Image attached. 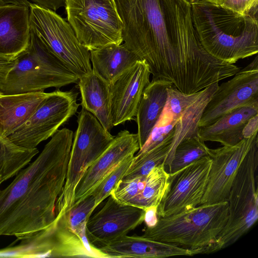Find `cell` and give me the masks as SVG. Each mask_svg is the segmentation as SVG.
I'll list each match as a JSON object with an SVG mask.
<instances>
[{"label":"cell","mask_w":258,"mask_h":258,"mask_svg":"<svg viewBox=\"0 0 258 258\" xmlns=\"http://www.w3.org/2000/svg\"><path fill=\"white\" fill-rule=\"evenodd\" d=\"M123 43L149 66L152 80L191 94L233 76L240 68L202 46L188 0H115Z\"/></svg>","instance_id":"1"},{"label":"cell","mask_w":258,"mask_h":258,"mask_svg":"<svg viewBox=\"0 0 258 258\" xmlns=\"http://www.w3.org/2000/svg\"><path fill=\"white\" fill-rule=\"evenodd\" d=\"M74 137L58 130L37 158L0 190V236L29 237L49 227L65 183Z\"/></svg>","instance_id":"2"},{"label":"cell","mask_w":258,"mask_h":258,"mask_svg":"<svg viewBox=\"0 0 258 258\" xmlns=\"http://www.w3.org/2000/svg\"><path fill=\"white\" fill-rule=\"evenodd\" d=\"M193 23L205 50L213 57L234 64L258 52V19L200 0L191 4Z\"/></svg>","instance_id":"3"},{"label":"cell","mask_w":258,"mask_h":258,"mask_svg":"<svg viewBox=\"0 0 258 258\" xmlns=\"http://www.w3.org/2000/svg\"><path fill=\"white\" fill-rule=\"evenodd\" d=\"M228 219V203L201 204L164 217L146 227L145 238L188 249L192 255L208 254Z\"/></svg>","instance_id":"4"},{"label":"cell","mask_w":258,"mask_h":258,"mask_svg":"<svg viewBox=\"0 0 258 258\" xmlns=\"http://www.w3.org/2000/svg\"><path fill=\"white\" fill-rule=\"evenodd\" d=\"M79 79L30 30L28 46L14 59L13 68L0 79V92L15 94L43 91L77 83Z\"/></svg>","instance_id":"5"},{"label":"cell","mask_w":258,"mask_h":258,"mask_svg":"<svg viewBox=\"0 0 258 258\" xmlns=\"http://www.w3.org/2000/svg\"><path fill=\"white\" fill-rule=\"evenodd\" d=\"M258 138L241 164L227 200L228 219L208 254L235 243L247 233L258 219L257 169Z\"/></svg>","instance_id":"6"},{"label":"cell","mask_w":258,"mask_h":258,"mask_svg":"<svg viewBox=\"0 0 258 258\" xmlns=\"http://www.w3.org/2000/svg\"><path fill=\"white\" fill-rule=\"evenodd\" d=\"M77 122L66 179L56 202L55 220L61 218L73 206L76 189L84 174L115 137L92 113L83 108L78 113Z\"/></svg>","instance_id":"7"},{"label":"cell","mask_w":258,"mask_h":258,"mask_svg":"<svg viewBox=\"0 0 258 258\" xmlns=\"http://www.w3.org/2000/svg\"><path fill=\"white\" fill-rule=\"evenodd\" d=\"M69 23L89 51L122 41V22L115 0H66Z\"/></svg>","instance_id":"8"},{"label":"cell","mask_w":258,"mask_h":258,"mask_svg":"<svg viewBox=\"0 0 258 258\" xmlns=\"http://www.w3.org/2000/svg\"><path fill=\"white\" fill-rule=\"evenodd\" d=\"M30 27L50 51L79 78L92 72L90 51L69 23L55 12L31 3Z\"/></svg>","instance_id":"9"},{"label":"cell","mask_w":258,"mask_h":258,"mask_svg":"<svg viewBox=\"0 0 258 258\" xmlns=\"http://www.w3.org/2000/svg\"><path fill=\"white\" fill-rule=\"evenodd\" d=\"M86 229L72 227L62 216L47 228L22 239L20 252L24 257L108 258L89 242Z\"/></svg>","instance_id":"10"},{"label":"cell","mask_w":258,"mask_h":258,"mask_svg":"<svg viewBox=\"0 0 258 258\" xmlns=\"http://www.w3.org/2000/svg\"><path fill=\"white\" fill-rule=\"evenodd\" d=\"M78 95L75 90L49 93L33 115L7 137L20 147L36 148L76 114L80 105Z\"/></svg>","instance_id":"11"},{"label":"cell","mask_w":258,"mask_h":258,"mask_svg":"<svg viewBox=\"0 0 258 258\" xmlns=\"http://www.w3.org/2000/svg\"><path fill=\"white\" fill-rule=\"evenodd\" d=\"M258 101V57L218 86L205 107L199 127L215 122L228 112Z\"/></svg>","instance_id":"12"},{"label":"cell","mask_w":258,"mask_h":258,"mask_svg":"<svg viewBox=\"0 0 258 258\" xmlns=\"http://www.w3.org/2000/svg\"><path fill=\"white\" fill-rule=\"evenodd\" d=\"M145 210L125 204L109 196L103 206L91 216L86 236L97 247L127 235L144 222Z\"/></svg>","instance_id":"13"},{"label":"cell","mask_w":258,"mask_h":258,"mask_svg":"<svg viewBox=\"0 0 258 258\" xmlns=\"http://www.w3.org/2000/svg\"><path fill=\"white\" fill-rule=\"evenodd\" d=\"M257 138V134L234 146L208 149L212 163L200 205L227 201L237 171Z\"/></svg>","instance_id":"14"},{"label":"cell","mask_w":258,"mask_h":258,"mask_svg":"<svg viewBox=\"0 0 258 258\" xmlns=\"http://www.w3.org/2000/svg\"><path fill=\"white\" fill-rule=\"evenodd\" d=\"M212 163L210 157L190 163L177 175L157 210L158 217H164L192 209L200 205L205 191Z\"/></svg>","instance_id":"15"},{"label":"cell","mask_w":258,"mask_h":258,"mask_svg":"<svg viewBox=\"0 0 258 258\" xmlns=\"http://www.w3.org/2000/svg\"><path fill=\"white\" fill-rule=\"evenodd\" d=\"M149 67L139 59L110 86L113 126L136 117L143 91L150 82Z\"/></svg>","instance_id":"16"},{"label":"cell","mask_w":258,"mask_h":258,"mask_svg":"<svg viewBox=\"0 0 258 258\" xmlns=\"http://www.w3.org/2000/svg\"><path fill=\"white\" fill-rule=\"evenodd\" d=\"M140 150L137 134L123 130L102 154L89 166L79 182L75 191V203L90 196L104 177L120 162Z\"/></svg>","instance_id":"17"},{"label":"cell","mask_w":258,"mask_h":258,"mask_svg":"<svg viewBox=\"0 0 258 258\" xmlns=\"http://www.w3.org/2000/svg\"><path fill=\"white\" fill-rule=\"evenodd\" d=\"M29 7L0 5V55L15 59L28 46L30 38Z\"/></svg>","instance_id":"18"},{"label":"cell","mask_w":258,"mask_h":258,"mask_svg":"<svg viewBox=\"0 0 258 258\" xmlns=\"http://www.w3.org/2000/svg\"><path fill=\"white\" fill-rule=\"evenodd\" d=\"M98 248L108 258H163L193 255L188 249L149 239L142 235H126Z\"/></svg>","instance_id":"19"},{"label":"cell","mask_w":258,"mask_h":258,"mask_svg":"<svg viewBox=\"0 0 258 258\" xmlns=\"http://www.w3.org/2000/svg\"><path fill=\"white\" fill-rule=\"evenodd\" d=\"M258 114V101L236 108L213 123L199 127L198 135L204 142H219L232 146L244 139L242 132L248 120Z\"/></svg>","instance_id":"20"},{"label":"cell","mask_w":258,"mask_h":258,"mask_svg":"<svg viewBox=\"0 0 258 258\" xmlns=\"http://www.w3.org/2000/svg\"><path fill=\"white\" fill-rule=\"evenodd\" d=\"M49 93L44 91L15 94L0 92V132L8 136L36 111Z\"/></svg>","instance_id":"21"},{"label":"cell","mask_w":258,"mask_h":258,"mask_svg":"<svg viewBox=\"0 0 258 258\" xmlns=\"http://www.w3.org/2000/svg\"><path fill=\"white\" fill-rule=\"evenodd\" d=\"M173 86L163 80H152L144 89L136 113L140 149L159 120L166 103L167 89Z\"/></svg>","instance_id":"22"},{"label":"cell","mask_w":258,"mask_h":258,"mask_svg":"<svg viewBox=\"0 0 258 258\" xmlns=\"http://www.w3.org/2000/svg\"><path fill=\"white\" fill-rule=\"evenodd\" d=\"M92 71L109 85L140 59L124 44H110L90 51Z\"/></svg>","instance_id":"23"},{"label":"cell","mask_w":258,"mask_h":258,"mask_svg":"<svg viewBox=\"0 0 258 258\" xmlns=\"http://www.w3.org/2000/svg\"><path fill=\"white\" fill-rule=\"evenodd\" d=\"M77 84L81 94L82 108L92 113L103 127L110 132L113 126L110 85L93 71L80 77Z\"/></svg>","instance_id":"24"},{"label":"cell","mask_w":258,"mask_h":258,"mask_svg":"<svg viewBox=\"0 0 258 258\" xmlns=\"http://www.w3.org/2000/svg\"><path fill=\"white\" fill-rule=\"evenodd\" d=\"M173 178L165 170L164 162L154 167L147 175L142 191L127 205L144 210L158 207L168 192Z\"/></svg>","instance_id":"25"},{"label":"cell","mask_w":258,"mask_h":258,"mask_svg":"<svg viewBox=\"0 0 258 258\" xmlns=\"http://www.w3.org/2000/svg\"><path fill=\"white\" fill-rule=\"evenodd\" d=\"M38 152L37 148L27 149L15 144L0 132V185L16 175Z\"/></svg>","instance_id":"26"},{"label":"cell","mask_w":258,"mask_h":258,"mask_svg":"<svg viewBox=\"0 0 258 258\" xmlns=\"http://www.w3.org/2000/svg\"><path fill=\"white\" fill-rule=\"evenodd\" d=\"M209 148L198 135L182 140L174 152L169 173L174 179L186 166L201 158L209 156Z\"/></svg>","instance_id":"27"},{"label":"cell","mask_w":258,"mask_h":258,"mask_svg":"<svg viewBox=\"0 0 258 258\" xmlns=\"http://www.w3.org/2000/svg\"><path fill=\"white\" fill-rule=\"evenodd\" d=\"M174 133L146 153L135 155L129 169L122 179L147 176L154 167L164 162L170 149Z\"/></svg>","instance_id":"28"},{"label":"cell","mask_w":258,"mask_h":258,"mask_svg":"<svg viewBox=\"0 0 258 258\" xmlns=\"http://www.w3.org/2000/svg\"><path fill=\"white\" fill-rule=\"evenodd\" d=\"M135 155L125 158L115 166L91 192L97 207L111 195L117 183L122 179L129 169Z\"/></svg>","instance_id":"29"},{"label":"cell","mask_w":258,"mask_h":258,"mask_svg":"<svg viewBox=\"0 0 258 258\" xmlns=\"http://www.w3.org/2000/svg\"><path fill=\"white\" fill-rule=\"evenodd\" d=\"M177 120L172 113L164 107L148 139L135 155L143 154L164 141L174 132Z\"/></svg>","instance_id":"30"},{"label":"cell","mask_w":258,"mask_h":258,"mask_svg":"<svg viewBox=\"0 0 258 258\" xmlns=\"http://www.w3.org/2000/svg\"><path fill=\"white\" fill-rule=\"evenodd\" d=\"M201 91L186 94L173 86L168 88L164 107L172 113L175 119L178 120L184 110L197 99Z\"/></svg>","instance_id":"31"},{"label":"cell","mask_w":258,"mask_h":258,"mask_svg":"<svg viewBox=\"0 0 258 258\" xmlns=\"http://www.w3.org/2000/svg\"><path fill=\"white\" fill-rule=\"evenodd\" d=\"M221 5L236 13L257 18L258 0H224Z\"/></svg>","instance_id":"32"},{"label":"cell","mask_w":258,"mask_h":258,"mask_svg":"<svg viewBox=\"0 0 258 258\" xmlns=\"http://www.w3.org/2000/svg\"><path fill=\"white\" fill-rule=\"evenodd\" d=\"M33 4L47 9L55 12L60 8L65 7L66 0H30Z\"/></svg>","instance_id":"33"},{"label":"cell","mask_w":258,"mask_h":258,"mask_svg":"<svg viewBox=\"0 0 258 258\" xmlns=\"http://www.w3.org/2000/svg\"><path fill=\"white\" fill-rule=\"evenodd\" d=\"M258 131V114L250 118L244 126L242 135L244 139H247L257 134Z\"/></svg>","instance_id":"34"},{"label":"cell","mask_w":258,"mask_h":258,"mask_svg":"<svg viewBox=\"0 0 258 258\" xmlns=\"http://www.w3.org/2000/svg\"><path fill=\"white\" fill-rule=\"evenodd\" d=\"M157 210L158 207H152L145 210L144 222L147 227H152L157 224L158 220Z\"/></svg>","instance_id":"35"},{"label":"cell","mask_w":258,"mask_h":258,"mask_svg":"<svg viewBox=\"0 0 258 258\" xmlns=\"http://www.w3.org/2000/svg\"><path fill=\"white\" fill-rule=\"evenodd\" d=\"M14 66V59L0 55V79L4 77Z\"/></svg>","instance_id":"36"},{"label":"cell","mask_w":258,"mask_h":258,"mask_svg":"<svg viewBox=\"0 0 258 258\" xmlns=\"http://www.w3.org/2000/svg\"><path fill=\"white\" fill-rule=\"evenodd\" d=\"M31 3L28 0H0V5L17 4L29 7Z\"/></svg>","instance_id":"37"},{"label":"cell","mask_w":258,"mask_h":258,"mask_svg":"<svg viewBox=\"0 0 258 258\" xmlns=\"http://www.w3.org/2000/svg\"><path fill=\"white\" fill-rule=\"evenodd\" d=\"M211 3L221 5L224 0H207Z\"/></svg>","instance_id":"38"},{"label":"cell","mask_w":258,"mask_h":258,"mask_svg":"<svg viewBox=\"0 0 258 258\" xmlns=\"http://www.w3.org/2000/svg\"><path fill=\"white\" fill-rule=\"evenodd\" d=\"M191 4H194L199 2L200 0H188Z\"/></svg>","instance_id":"39"}]
</instances>
